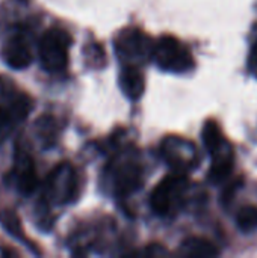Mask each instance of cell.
Listing matches in <instances>:
<instances>
[{
  "label": "cell",
  "instance_id": "cell-6",
  "mask_svg": "<svg viewBox=\"0 0 257 258\" xmlns=\"http://www.w3.org/2000/svg\"><path fill=\"white\" fill-rule=\"evenodd\" d=\"M32 110V100L21 92H11L0 101V136H8Z\"/></svg>",
  "mask_w": 257,
  "mask_h": 258
},
{
  "label": "cell",
  "instance_id": "cell-3",
  "mask_svg": "<svg viewBox=\"0 0 257 258\" xmlns=\"http://www.w3.org/2000/svg\"><path fill=\"white\" fill-rule=\"evenodd\" d=\"M188 189V180L183 174H171L165 177L153 189L150 195L151 210L159 216H168L180 207L185 192Z\"/></svg>",
  "mask_w": 257,
  "mask_h": 258
},
{
  "label": "cell",
  "instance_id": "cell-1",
  "mask_svg": "<svg viewBox=\"0 0 257 258\" xmlns=\"http://www.w3.org/2000/svg\"><path fill=\"white\" fill-rule=\"evenodd\" d=\"M73 44L70 33L64 29H48L38 44V56L42 68L48 73H62L68 65V51Z\"/></svg>",
  "mask_w": 257,
  "mask_h": 258
},
{
  "label": "cell",
  "instance_id": "cell-8",
  "mask_svg": "<svg viewBox=\"0 0 257 258\" xmlns=\"http://www.w3.org/2000/svg\"><path fill=\"white\" fill-rule=\"evenodd\" d=\"M15 184L23 195H30L38 186V175L33 159L26 153H18L15 156Z\"/></svg>",
  "mask_w": 257,
  "mask_h": 258
},
{
  "label": "cell",
  "instance_id": "cell-16",
  "mask_svg": "<svg viewBox=\"0 0 257 258\" xmlns=\"http://www.w3.org/2000/svg\"><path fill=\"white\" fill-rule=\"evenodd\" d=\"M0 224L3 225V228L14 237L20 239V240H26L24 237V233H23V228H21V224H20V219L18 216L14 213V212H9V210H3L0 213Z\"/></svg>",
  "mask_w": 257,
  "mask_h": 258
},
{
  "label": "cell",
  "instance_id": "cell-2",
  "mask_svg": "<svg viewBox=\"0 0 257 258\" xmlns=\"http://www.w3.org/2000/svg\"><path fill=\"white\" fill-rule=\"evenodd\" d=\"M151 59L161 70L174 74L188 73L194 68V57L189 48L170 35L162 36L155 44Z\"/></svg>",
  "mask_w": 257,
  "mask_h": 258
},
{
  "label": "cell",
  "instance_id": "cell-10",
  "mask_svg": "<svg viewBox=\"0 0 257 258\" xmlns=\"http://www.w3.org/2000/svg\"><path fill=\"white\" fill-rule=\"evenodd\" d=\"M142 183V169L136 163H126L117 169L115 189L120 195H129L139 189Z\"/></svg>",
  "mask_w": 257,
  "mask_h": 258
},
{
  "label": "cell",
  "instance_id": "cell-14",
  "mask_svg": "<svg viewBox=\"0 0 257 258\" xmlns=\"http://www.w3.org/2000/svg\"><path fill=\"white\" fill-rule=\"evenodd\" d=\"M35 130L45 147H52L58 139L59 127H58V121L52 115H42L39 119H36Z\"/></svg>",
  "mask_w": 257,
  "mask_h": 258
},
{
  "label": "cell",
  "instance_id": "cell-9",
  "mask_svg": "<svg viewBox=\"0 0 257 258\" xmlns=\"http://www.w3.org/2000/svg\"><path fill=\"white\" fill-rule=\"evenodd\" d=\"M203 142H204L206 150L212 156V159L233 153L232 147L227 142V139L224 138L218 122L214 121V119L206 121V124L203 127Z\"/></svg>",
  "mask_w": 257,
  "mask_h": 258
},
{
  "label": "cell",
  "instance_id": "cell-7",
  "mask_svg": "<svg viewBox=\"0 0 257 258\" xmlns=\"http://www.w3.org/2000/svg\"><path fill=\"white\" fill-rule=\"evenodd\" d=\"M3 59L12 70H24L32 62V51L27 38L23 33L12 35L3 47Z\"/></svg>",
  "mask_w": 257,
  "mask_h": 258
},
{
  "label": "cell",
  "instance_id": "cell-13",
  "mask_svg": "<svg viewBox=\"0 0 257 258\" xmlns=\"http://www.w3.org/2000/svg\"><path fill=\"white\" fill-rule=\"evenodd\" d=\"M233 160H235L233 154H226V156L214 157L211 169L208 172L209 181L214 183V184L224 183L230 177V174L233 171Z\"/></svg>",
  "mask_w": 257,
  "mask_h": 258
},
{
  "label": "cell",
  "instance_id": "cell-5",
  "mask_svg": "<svg viewBox=\"0 0 257 258\" xmlns=\"http://www.w3.org/2000/svg\"><path fill=\"white\" fill-rule=\"evenodd\" d=\"M76 172L68 163L56 166L45 183V197L55 204H67L76 200L77 195Z\"/></svg>",
  "mask_w": 257,
  "mask_h": 258
},
{
  "label": "cell",
  "instance_id": "cell-17",
  "mask_svg": "<svg viewBox=\"0 0 257 258\" xmlns=\"http://www.w3.org/2000/svg\"><path fill=\"white\" fill-rule=\"evenodd\" d=\"M242 184H244V178H236V180H233L229 186H226V189H224V192H223V195H221V203H223V206H226V207L230 206V203L233 201L236 192L242 187Z\"/></svg>",
  "mask_w": 257,
  "mask_h": 258
},
{
  "label": "cell",
  "instance_id": "cell-4",
  "mask_svg": "<svg viewBox=\"0 0 257 258\" xmlns=\"http://www.w3.org/2000/svg\"><path fill=\"white\" fill-rule=\"evenodd\" d=\"M153 47L151 39L139 29H126L115 41V50L126 65H138L151 59Z\"/></svg>",
  "mask_w": 257,
  "mask_h": 258
},
{
  "label": "cell",
  "instance_id": "cell-18",
  "mask_svg": "<svg viewBox=\"0 0 257 258\" xmlns=\"http://www.w3.org/2000/svg\"><path fill=\"white\" fill-rule=\"evenodd\" d=\"M248 71L257 79V41L253 44L248 56Z\"/></svg>",
  "mask_w": 257,
  "mask_h": 258
},
{
  "label": "cell",
  "instance_id": "cell-12",
  "mask_svg": "<svg viewBox=\"0 0 257 258\" xmlns=\"http://www.w3.org/2000/svg\"><path fill=\"white\" fill-rule=\"evenodd\" d=\"M180 249L188 257H217L220 254L217 246L203 237H188L183 240Z\"/></svg>",
  "mask_w": 257,
  "mask_h": 258
},
{
  "label": "cell",
  "instance_id": "cell-15",
  "mask_svg": "<svg viewBox=\"0 0 257 258\" xmlns=\"http://www.w3.org/2000/svg\"><path fill=\"white\" fill-rule=\"evenodd\" d=\"M236 225L242 233H253L257 230V207L244 206L236 215Z\"/></svg>",
  "mask_w": 257,
  "mask_h": 258
},
{
  "label": "cell",
  "instance_id": "cell-11",
  "mask_svg": "<svg viewBox=\"0 0 257 258\" xmlns=\"http://www.w3.org/2000/svg\"><path fill=\"white\" fill-rule=\"evenodd\" d=\"M120 85L121 91L129 100H139L145 89V80L142 73L135 65H126V68L121 71L120 76Z\"/></svg>",
  "mask_w": 257,
  "mask_h": 258
}]
</instances>
